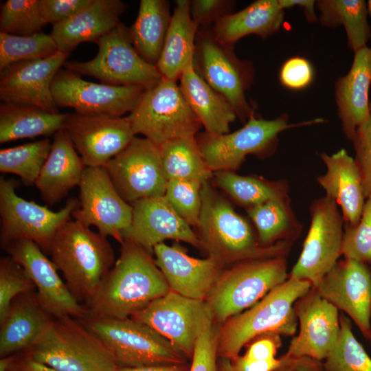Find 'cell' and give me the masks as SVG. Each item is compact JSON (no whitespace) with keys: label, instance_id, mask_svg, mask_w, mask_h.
I'll return each mask as SVG.
<instances>
[{"label":"cell","instance_id":"cell-52","mask_svg":"<svg viewBox=\"0 0 371 371\" xmlns=\"http://www.w3.org/2000/svg\"><path fill=\"white\" fill-rule=\"evenodd\" d=\"M280 365L273 371H326L324 363L307 357L282 355Z\"/></svg>","mask_w":371,"mask_h":371},{"label":"cell","instance_id":"cell-10","mask_svg":"<svg viewBox=\"0 0 371 371\" xmlns=\"http://www.w3.org/2000/svg\"><path fill=\"white\" fill-rule=\"evenodd\" d=\"M193 67L212 88L227 100L237 117L246 123L254 113L246 98V91L254 79L252 63L239 59L234 45L217 40L210 28L199 29Z\"/></svg>","mask_w":371,"mask_h":371},{"label":"cell","instance_id":"cell-40","mask_svg":"<svg viewBox=\"0 0 371 371\" xmlns=\"http://www.w3.org/2000/svg\"><path fill=\"white\" fill-rule=\"evenodd\" d=\"M52 147L44 139L0 150V171L19 176L26 183H35Z\"/></svg>","mask_w":371,"mask_h":371},{"label":"cell","instance_id":"cell-34","mask_svg":"<svg viewBox=\"0 0 371 371\" xmlns=\"http://www.w3.org/2000/svg\"><path fill=\"white\" fill-rule=\"evenodd\" d=\"M172 14L166 0H141L137 18L129 28L133 47L147 63L156 66Z\"/></svg>","mask_w":371,"mask_h":371},{"label":"cell","instance_id":"cell-18","mask_svg":"<svg viewBox=\"0 0 371 371\" xmlns=\"http://www.w3.org/2000/svg\"><path fill=\"white\" fill-rule=\"evenodd\" d=\"M3 249L25 270L36 286L39 302L50 315L80 319L89 315L84 304L70 293L52 261L34 242L18 240Z\"/></svg>","mask_w":371,"mask_h":371},{"label":"cell","instance_id":"cell-36","mask_svg":"<svg viewBox=\"0 0 371 371\" xmlns=\"http://www.w3.org/2000/svg\"><path fill=\"white\" fill-rule=\"evenodd\" d=\"M161 164L168 181H207L214 172L206 164L195 135L167 141L159 146Z\"/></svg>","mask_w":371,"mask_h":371},{"label":"cell","instance_id":"cell-56","mask_svg":"<svg viewBox=\"0 0 371 371\" xmlns=\"http://www.w3.org/2000/svg\"><path fill=\"white\" fill-rule=\"evenodd\" d=\"M218 370L219 371H235L232 361L226 358H221Z\"/></svg>","mask_w":371,"mask_h":371},{"label":"cell","instance_id":"cell-38","mask_svg":"<svg viewBox=\"0 0 371 371\" xmlns=\"http://www.w3.org/2000/svg\"><path fill=\"white\" fill-rule=\"evenodd\" d=\"M320 21L324 25H344L348 45L354 52L366 47L371 38L367 21L368 6L363 0H321L317 1Z\"/></svg>","mask_w":371,"mask_h":371},{"label":"cell","instance_id":"cell-48","mask_svg":"<svg viewBox=\"0 0 371 371\" xmlns=\"http://www.w3.org/2000/svg\"><path fill=\"white\" fill-rule=\"evenodd\" d=\"M352 142L367 199L371 198V112L369 118L357 129Z\"/></svg>","mask_w":371,"mask_h":371},{"label":"cell","instance_id":"cell-1","mask_svg":"<svg viewBox=\"0 0 371 371\" xmlns=\"http://www.w3.org/2000/svg\"><path fill=\"white\" fill-rule=\"evenodd\" d=\"M170 291L152 254L123 240L119 258L84 306L88 315L125 319Z\"/></svg>","mask_w":371,"mask_h":371},{"label":"cell","instance_id":"cell-43","mask_svg":"<svg viewBox=\"0 0 371 371\" xmlns=\"http://www.w3.org/2000/svg\"><path fill=\"white\" fill-rule=\"evenodd\" d=\"M282 346L280 335L267 333L249 343L246 352L232 362L235 371H273L280 363L276 358Z\"/></svg>","mask_w":371,"mask_h":371},{"label":"cell","instance_id":"cell-42","mask_svg":"<svg viewBox=\"0 0 371 371\" xmlns=\"http://www.w3.org/2000/svg\"><path fill=\"white\" fill-rule=\"evenodd\" d=\"M45 24L39 0H8L1 5L0 32L30 36L41 32Z\"/></svg>","mask_w":371,"mask_h":371},{"label":"cell","instance_id":"cell-3","mask_svg":"<svg viewBox=\"0 0 371 371\" xmlns=\"http://www.w3.org/2000/svg\"><path fill=\"white\" fill-rule=\"evenodd\" d=\"M89 227L75 220L67 221L56 234L49 251L70 293L84 304L94 296L115 262L106 237Z\"/></svg>","mask_w":371,"mask_h":371},{"label":"cell","instance_id":"cell-41","mask_svg":"<svg viewBox=\"0 0 371 371\" xmlns=\"http://www.w3.org/2000/svg\"><path fill=\"white\" fill-rule=\"evenodd\" d=\"M58 51L51 34L16 36L0 32V71L16 63L48 58Z\"/></svg>","mask_w":371,"mask_h":371},{"label":"cell","instance_id":"cell-9","mask_svg":"<svg viewBox=\"0 0 371 371\" xmlns=\"http://www.w3.org/2000/svg\"><path fill=\"white\" fill-rule=\"evenodd\" d=\"M135 134H142L157 146L193 136L203 126L184 98L177 81L163 78L146 89L126 117Z\"/></svg>","mask_w":371,"mask_h":371},{"label":"cell","instance_id":"cell-59","mask_svg":"<svg viewBox=\"0 0 371 371\" xmlns=\"http://www.w3.org/2000/svg\"><path fill=\"white\" fill-rule=\"evenodd\" d=\"M369 342H370V345H371V339H370V341Z\"/></svg>","mask_w":371,"mask_h":371},{"label":"cell","instance_id":"cell-33","mask_svg":"<svg viewBox=\"0 0 371 371\" xmlns=\"http://www.w3.org/2000/svg\"><path fill=\"white\" fill-rule=\"evenodd\" d=\"M67 113L10 102L0 106V143L54 135L64 128Z\"/></svg>","mask_w":371,"mask_h":371},{"label":"cell","instance_id":"cell-57","mask_svg":"<svg viewBox=\"0 0 371 371\" xmlns=\"http://www.w3.org/2000/svg\"><path fill=\"white\" fill-rule=\"evenodd\" d=\"M368 11L371 17V0H369L367 3Z\"/></svg>","mask_w":371,"mask_h":371},{"label":"cell","instance_id":"cell-29","mask_svg":"<svg viewBox=\"0 0 371 371\" xmlns=\"http://www.w3.org/2000/svg\"><path fill=\"white\" fill-rule=\"evenodd\" d=\"M52 318L39 302L36 291L15 297L0 322L1 358L27 350L43 333Z\"/></svg>","mask_w":371,"mask_h":371},{"label":"cell","instance_id":"cell-19","mask_svg":"<svg viewBox=\"0 0 371 371\" xmlns=\"http://www.w3.org/2000/svg\"><path fill=\"white\" fill-rule=\"evenodd\" d=\"M87 167H104L135 136L126 118L67 113L63 128Z\"/></svg>","mask_w":371,"mask_h":371},{"label":"cell","instance_id":"cell-30","mask_svg":"<svg viewBox=\"0 0 371 371\" xmlns=\"http://www.w3.org/2000/svg\"><path fill=\"white\" fill-rule=\"evenodd\" d=\"M198 25L189 0H177L156 67L163 78L177 81L193 65Z\"/></svg>","mask_w":371,"mask_h":371},{"label":"cell","instance_id":"cell-6","mask_svg":"<svg viewBox=\"0 0 371 371\" xmlns=\"http://www.w3.org/2000/svg\"><path fill=\"white\" fill-rule=\"evenodd\" d=\"M286 256L246 260L223 271L205 300L216 324L249 308L287 278Z\"/></svg>","mask_w":371,"mask_h":371},{"label":"cell","instance_id":"cell-31","mask_svg":"<svg viewBox=\"0 0 371 371\" xmlns=\"http://www.w3.org/2000/svg\"><path fill=\"white\" fill-rule=\"evenodd\" d=\"M284 16L278 0H258L240 11L223 16L210 29L217 40L234 45L249 34L262 38L273 35L282 26Z\"/></svg>","mask_w":371,"mask_h":371},{"label":"cell","instance_id":"cell-4","mask_svg":"<svg viewBox=\"0 0 371 371\" xmlns=\"http://www.w3.org/2000/svg\"><path fill=\"white\" fill-rule=\"evenodd\" d=\"M311 286L308 281L289 277L247 310L221 324L217 333L218 357L234 361L245 345L264 334L293 335L298 324L295 302Z\"/></svg>","mask_w":371,"mask_h":371},{"label":"cell","instance_id":"cell-14","mask_svg":"<svg viewBox=\"0 0 371 371\" xmlns=\"http://www.w3.org/2000/svg\"><path fill=\"white\" fill-rule=\"evenodd\" d=\"M310 214L309 230L289 277L317 287L341 256L344 220L336 201L327 196L311 203Z\"/></svg>","mask_w":371,"mask_h":371},{"label":"cell","instance_id":"cell-32","mask_svg":"<svg viewBox=\"0 0 371 371\" xmlns=\"http://www.w3.org/2000/svg\"><path fill=\"white\" fill-rule=\"evenodd\" d=\"M179 81L181 91L205 132L212 135L228 133L237 115L227 100L196 72L193 65L183 72Z\"/></svg>","mask_w":371,"mask_h":371},{"label":"cell","instance_id":"cell-50","mask_svg":"<svg viewBox=\"0 0 371 371\" xmlns=\"http://www.w3.org/2000/svg\"><path fill=\"white\" fill-rule=\"evenodd\" d=\"M93 0H39L41 14L46 23H61L88 6Z\"/></svg>","mask_w":371,"mask_h":371},{"label":"cell","instance_id":"cell-15","mask_svg":"<svg viewBox=\"0 0 371 371\" xmlns=\"http://www.w3.org/2000/svg\"><path fill=\"white\" fill-rule=\"evenodd\" d=\"M146 89L136 85H111L87 81L68 69H60L51 91L57 107L89 115L120 117L131 113Z\"/></svg>","mask_w":371,"mask_h":371},{"label":"cell","instance_id":"cell-17","mask_svg":"<svg viewBox=\"0 0 371 371\" xmlns=\"http://www.w3.org/2000/svg\"><path fill=\"white\" fill-rule=\"evenodd\" d=\"M78 186L79 207L72 217L121 244L122 233L131 223L133 207L119 194L105 168L86 167Z\"/></svg>","mask_w":371,"mask_h":371},{"label":"cell","instance_id":"cell-26","mask_svg":"<svg viewBox=\"0 0 371 371\" xmlns=\"http://www.w3.org/2000/svg\"><path fill=\"white\" fill-rule=\"evenodd\" d=\"M126 5L120 0H93L71 18L54 25L51 36L58 50L68 53L85 42L97 43L120 22Z\"/></svg>","mask_w":371,"mask_h":371},{"label":"cell","instance_id":"cell-8","mask_svg":"<svg viewBox=\"0 0 371 371\" xmlns=\"http://www.w3.org/2000/svg\"><path fill=\"white\" fill-rule=\"evenodd\" d=\"M321 118L289 124L288 116L283 114L274 120L256 117L251 115L245 125L238 130L222 135L202 133L196 138L203 157L213 172L237 170L248 155L266 157L277 146L278 135L291 128L322 122Z\"/></svg>","mask_w":371,"mask_h":371},{"label":"cell","instance_id":"cell-53","mask_svg":"<svg viewBox=\"0 0 371 371\" xmlns=\"http://www.w3.org/2000/svg\"><path fill=\"white\" fill-rule=\"evenodd\" d=\"M8 371H58L32 359L24 353L15 355Z\"/></svg>","mask_w":371,"mask_h":371},{"label":"cell","instance_id":"cell-22","mask_svg":"<svg viewBox=\"0 0 371 371\" xmlns=\"http://www.w3.org/2000/svg\"><path fill=\"white\" fill-rule=\"evenodd\" d=\"M68 56V53L58 51L44 59L19 62L5 68L1 71V100L59 113L51 87Z\"/></svg>","mask_w":371,"mask_h":371},{"label":"cell","instance_id":"cell-20","mask_svg":"<svg viewBox=\"0 0 371 371\" xmlns=\"http://www.w3.org/2000/svg\"><path fill=\"white\" fill-rule=\"evenodd\" d=\"M316 288L370 341L371 265L348 258L338 260Z\"/></svg>","mask_w":371,"mask_h":371},{"label":"cell","instance_id":"cell-21","mask_svg":"<svg viewBox=\"0 0 371 371\" xmlns=\"http://www.w3.org/2000/svg\"><path fill=\"white\" fill-rule=\"evenodd\" d=\"M300 330L291 341L288 357H307L322 361L333 349L339 333L338 309L315 286L294 304Z\"/></svg>","mask_w":371,"mask_h":371},{"label":"cell","instance_id":"cell-11","mask_svg":"<svg viewBox=\"0 0 371 371\" xmlns=\"http://www.w3.org/2000/svg\"><path fill=\"white\" fill-rule=\"evenodd\" d=\"M16 185L14 180L0 178L1 245L4 248L14 241L27 239L49 255L56 234L71 220L79 201L71 198L62 209L54 212L18 196Z\"/></svg>","mask_w":371,"mask_h":371},{"label":"cell","instance_id":"cell-35","mask_svg":"<svg viewBox=\"0 0 371 371\" xmlns=\"http://www.w3.org/2000/svg\"><path fill=\"white\" fill-rule=\"evenodd\" d=\"M246 210L263 247L282 241L293 243L300 236L302 225L292 210L290 199L271 200Z\"/></svg>","mask_w":371,"mask_h":371},{"label":"cell","instance_id":"cell-2","mask_svg":"<svg viewBox=\"0 0 371 371\" xmlns=\"http://www.w3.org/2000/svg\"><path fill=\"white\" fill-rule=\"evenodd\" d=\"M197 225L202 250L225 267L261 258L287 256L292 243L263 247L248 222L207 181L202 183Z\"/></svg>","mask_w":371,"mask_h":371},{"label":"cell","instance_id":"cell-47","mask_svg":"<svg viewBox=\"0 0 371 371\" xmlns=\"http://www.w3.org/2000/svg\"><path fill=\"white\" fill-rule=\"evenodd\" d=\"M215 324L208 325L198 339L189 371H219L216 362L218 328Z\"/></svg>","mask_w":371,"mask_h":371},{"label":"cell","instance_id":"cell-46","mask_svg":"<svg viewBox=\"0 0 371 371\" xmlns=\"http://www.w3.org/2000/svg\"><path fill=\"white\" fill-rule=\"evenodd\" d=\"M344 228L341 256L371 265V198L366 201L359 223Z\"/></svg>","mask_w":371,"mask_h":371},{"label":"cell","instance_id":"cell-23","mask_svg":"<svg viewBox=\"0 0 371 371\" xmlns=\"http://www.w3.org/2000/svg\"><path fill=\"white\" fill-rule=\"evenodd\" d=\"M133 207L130 226L122 233V240L134 243L150 254L164 240L183 241L202 249L198 235L172 207L164 196L140 199Z\"/></svg>","mask_w":371,"mask_h":371},{"label":"cell","instance_id":"cell-13","mask_svg":"<svg viewBox=\"0 0 371 371\" xmlns=\"http://www.w3.org/2000/svg\"><path fill=\"white\" fill-rule=\"evenodd\" d=\"M131 317L166 338L188 359H192L196 343L206 327L215 322L206 300L188 297L172 291Z\"/></svg>","mask_w":371,"mask_h":371},{"label":"cell","instance_id":"cell-44","mask_svg":"<svg viewBox=\"0 0 371 371\" xmlns=\"http://www.w3.org/2000/svg\"><path fill=\"white\" fill-rule=\"evenodd\" d=\"M202 183L198 181H168L164 196L190 226L197 227L201 210Z\"/></svg>","mask_w":371,"mask_h":371},{"label":"cell","instance_id":"cell-24","mask_svg":"<svg viewBox=\"0 0 371 371\" xmlns=\"http://www.w3.org/2000/svg\"><path fill=\"white\" fill-rule=\"evenodd\" d=\"M153 254L170 290L193 299L205 300L224 270L225 266L214 258L192 257L177 243L158 244Z\"/></svg>","mask_w":371,"mask_h":371},{"label":"cell","instance_id":"cell-27","mask_svg":"<svg viewBox=\"0 0 371 371\" xmlns=\"http://www.w3.org/2000/svg\"><path fill=\"white\" fill-rule=\"evenodd\" d=\"M371 84V48L355 52L349 72L335 83V99L343 130L352 140L357 129L370 117L369 89Z\"/></svg>","mask_w":371,"mask_h":371},{"label":"cell","instance_id":"cell-7","mask_svg":"<svg viewBox=\"0 0 371 371\" xmlns=\"http://www.w3.org/2000/svg\"><path fill=\"white\" fill-rule=\"evenodd\" d=\"M98 337L114 357L118 368L186 363L188 359L148 325L131 317L87 315L78 319Z\"/></svg>","mask_w":371,"mask_h":371},{"label":"cell","instance_id":"cell-55","mask_svg":"<svg viewBox=\"0 0 371 371\" xmlns=\"http://www.w3.org/2000/svg\"><path fill=\"white\" fill-rule=\"evenodd\" d=\"M190 364L153 366L138 368H118L116 371H189Z\"/></svg>","mask_w":371,"mask_h":371},{"label":"cell","instance_id":"cell-12","mask_svg":"<svg viewBox=\"0 0 371 371\" xmlns=\"http://www.w3.org/2000/svg\"><path fill=\"white\" fill-rule=\"evenodd\" d=\"M98 52L86 62H65L64 67L79 75L99 79L111 85H136L148 89L162 76L156 66L147 63L133 45L129 28L120 23L97 43Z\"/></svg>","mask_w":371,"mask_h":371},{"label":"cell","instance_id":"cell-39","mask_svg":"<svg viewBox=\"0 0 371 371\" xmlns=\"http://www.w3.org/2000/svg\"><path fill=\"white\" fill-rule=\"evenodd\" d=\"M323 363L326 371H371V358L355 337L351 320L344 313L339 315L337 339Z\"/></svg>","mask_w":371,"mask_h":371},{"label":"cell","instance_id":"cell-5","mask_svg":"<svg viewBox=\"0 0 371 371\" xmlns=\"http://www.w3.org/2000/svg\"><path fill=\"white\" fill-rule=\"evenodd\" d=\"M24 353L58 371H116L113 355L78 319L53 317Z\"/></svg>","mask_w":371,"mask_h":371},{"label":"cell","instance_id":"cell-51","mask_svg":"<svg viewBox=\"0 0 371 371\" xmlns=\"http://www.w3.org/2000/svg\"><path fill=\"white\" fill-rule=\"evenodd\" d=\"M313 78V70L310 63L304 58L293 57L282 65L280 80L283 85L290 89H300L308 86Z\"/></svg>","mask_w":371,"mask_h":371},{"label":"cell","instance_id":"cell-54","mask_svg":"<svg viewBox=\"0 0 371 371\" xmlns=\"http://www.w3.org/2000/svg\"><path fill=\"white\" fill-rule=\"evenodd\" d=\"M282 9L290 8L295 5L304 8L306 20L309 22H315L316 16L314 10L315 1L312 0H278Z\"/></svg>","mask_w":371,"mask_h":371},{"label":"cell","instance_id":"cell-49","mask_svg":"<svg viewBox=\"0 0 371 371\" xmlns=\"http://www.w3.org/2000/svg\"><path fill=\"white\" fill-rule=\"evenodd\" d=\"M235 2L229 0L190 1V12L199 29H209L223 16L232 13Z\"/></svg>","mask_w":371,"mask_h":371},{"label":"cell","instance_id":"cell-45","mask_svg":"<svg viewBox=\"0 0 371 371\" xmlns=\"http://www.w3.org/2000/svg\"><path fill=\"white\" fill-rule=\"evenodd\" d=\"M36 286L25 271L12 257L0 260V322L5 318L12 302L19 295L35 291Z\"/></svg>","mask_w":371,"mask_h":371},{"label":"cell","instance_id":"cell-28","mask_svg":"<svg viewBox=\"0 0 371 371\" xmlns=\"http://www.w3.org/2000/svg\"><path fill=\"white\" fill-rule=\"evenodd\" d=\"M87 166L64 130L54 135L49 154L35 182L41 199L53 206L78 186Z\"/></svg>","mask_w":371,"mask_h":371},{"label":"cell","instance_id":"cell-58","mask_svg":"<svg viewBox=\"0 0 371 371\" xmlns=\"http://www.w3.org/2000/svg\"><path fill=\"white\" fill-rule=\"evenodd\" d=\"M369 107H370V111L371 112V100H370V102Z\"/></svg>","mask_w":371,"mask_h":371},{"label":"cell","instance_id":"cell-25","mask_svg":"<svg viewBox=\"0 0 371 371\" xmlns=\"http://www.w3.org/2000/svg\"><path fill=\"white\" fill-rule=\"evenodd\" d=\"M326 167L325 175L317 178L327 196L341 207L346 224L357 225L366 201L362 177L355 158L341 149L333 155L322 153Z\"/></svg>","mask_w":371,"mask_h":371},{"label":"cell","instance_id":"cell-16","mask_svg":"<svg viewBox=\"0 0 371 371\" xmlns=\"http://www.w3.org/2000/svg\"><path fill=\"white\" fill-rule=\"evenodd\" d=\"M104 168L119 194L129 204L165 194L168 180L159 147L146 137L135 136Z\"/></svg>","mask_w":371,"mask_h":371},{"label":"cell","instance_id":"cell-37","mask_svg":"<svg viewBox=\"0 0 371 371\" xmlns=\"http://www.w3.org/2000/svg\"><path fill=\"white\" fill-rule=\"evenodd\" d=\"M214 174L217 186L246 209L271 200L289 199V185L285 180L269 181L258 176L239 175L232 171Z\"/></svg>","mask_w":371,"mask_h":371}]
</instances>
